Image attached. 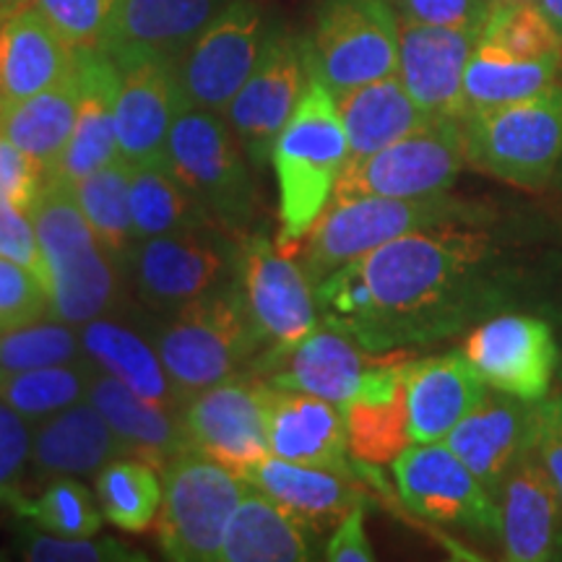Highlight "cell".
<instances>
[{
  "label": "cell",
  "instance_id": "8992f818",
  "mask_svg": "<svg viewBox=\"0 0 562 562\" xmlns=\"http://www.w3.org/2000/svg\"><path fill=\"white\" fill-rule=\"evenodd\" d=\"M161 161L224 232L237 240L250 235L258 188L248 154L224 115L182 104Z\"/></svg>",
  "mask_w": 562,
  "mask_h": 562
},
{
  "label": "cell",
  "instance_id": "d590c367",
  "mask_svg": "<svg viewBox=\"0 0 562 562\" xmlns=\"http://www.w3.org/2000/svg\"><path fill=\"white\" fill-rule=\"evenodd\" d=\"M562 60H513L476 42L463 74V112L501 108L560 83Z\"/></svg>",
  "mask_w": 562,
  "mask_h": 562
},
{
  "label": "cell",
  "instance_id": "52a82bcc",
  "mask_svg": "<svg viewBox=\"0 0 562 562\" xmlns=\"http://www.w3.org/2000/svg\"><path fill=\"white\" fill-rule=\"evenodd\" d=\"M467 165L516 188L550 186L562 165V81L529 100L459 117Z\"/></svg>",
  "mask_w": 562,
  "mask_h": 562
},
{
  "label": "cell",
  "instance_id": "4316f807",
  "mask_svg": "<svg viewBox=\"0 0 562 562\" xmlns=\"http://www.w3.org/2000/svg\"><path fill=\"white\" fill-rule=\"evenodd\" d=\"M269 446L271 453L284 461L355 474L344 412L313 393L271 385Z\"/></svg>",
  "mask_w": 562,
  "mask_h": 562
},
{
  "label": "cell",
  "instance_id": "d4e9b609",
  "mask_svg": "<svg viewBox=\"0 0 562 562\" xmlns=\"http://www.w3.org/2000/svg\"><path fill=\"white\" fill-rule=\"evenodd\" d=\"M412 442H438L482 402L490 385L463 351L409 360L404 370Z\"/></svg>",
  "mask_w": 562,
  "mask_h": 562
},
{
  "label": "cell",
  "instance_id": "83f0119b",
  "mask_svg": "<svg viewBox=\"0 0 562 562\" xmlns=\"http://www.w3.org/2000/svg\"><path fill=\"white\" fill-rule=\"evenodd\" d=\"M245 480L318 533L339 524L357 505H364V490L355 482V474L292 463L273 453L256 463Z\"/></svg>",
  "mask_w": 562,
  "mask_h": 562
},
{
  "label": "cell",
  "instance_id": "f1b7e54d",
  "mask_svg": "<svg viewBox=\"0 0 562 562\" xmlns=\"http://www.w3.org/2000/svg\"><path fill=\"white\" fill-rule=\"evenodd\" d=\"M87 398L108 419L110 430L121 442L123 456L151 463L161 472L172 456L191 448L186 427H182V412L149 404L108 372L94 370Z\"/></svg>",
  "mask_w": 562,
  "mask_h": 562
},
{
  "label": "cell",
  "instance_id": "7a4b0ae2",
  "mask_svg": "<svg viewBox=\"0 0 562 562\" xmlns=\"http://www.w3.org/2000/svg\"><path fill=\"white\" fill-rule=\"evenodd\" d=\"M347 161L349 138L336 97L313 74L271 154L279 188V232L273 245L284 256L300 252L307 232L331 203Z\"/></svg>",
  "mask_w": 562,
  "mask_h": 562
},
{
  "label": "cell",
  "instance_id": "603a6c76",
  "mask_svg": "<svg viewBox=\"0 0 562 562\" xmlns=\"http://www.w3.org/2000/svg\"><path fill=\"white\" fill-rule=\"evenodd\" d=\"M505 560H562V505L558 490L533 451L505 476L495 495Z\"/></svg>",
  "mask_w": 562,
  "mask_h": 562
},
{
  "label": "cell",
  "instance_id": "7bdbcfd3",
  "mask_svg": "<svg viewBox=\"0 0 562 562\" xmlns=\"http://www.w3.org/2000/svg\"><path fill=\"white\" fill-rule=\"evenodd\" d=\"M87 360L81 334L63 321H34L0 334V372L50 368Z\"/></svg>",
  "mask_w": 562,
  "mask_h": 562
},
{
  "label": "cell",
  "instance_id": "44dd1931",
  "mask_svg": "<svg viewBox=\"0 0 562 562\" xmlns=\"http://www.w3.org/2000/svg\"><path fill=\"white\" fill-rule=\"evenodd\" d=\"M476 40L480 32L402 19L396 76L422 112L430 117L463 115V74Z\"/></svg>",
  "mask_w": 562,
  "mask_h": 562
},
{
  "label": "cell",
  "instance_id": "2e32d148",
  "mask_svg": "<svg viewBox=\"0 0 562 562\" xmlns=\"http://www.w3.org/2000/svg\"><path fill=\"white\" fill-rule=\"evenodd\" d=\"M311 79V42L284 30H271L250 79L224 110V121L235 131L256 172H261L271 161L273 144Z\"/></svg>",
  "mask_w": 562,
  "mask_h": 562
},
{
  "label": "cell",
  "instance_id": "8d00e7d4",
  "mask_svg": "<svg viewBox=\"0 0 562 562\" xmlns=\"http://www.w3.org/2000/svg\"><path fill=\"white\" fill-rule=\"evenodd\" d=\"M131 211L136 240H151L193 227H220L193 199L165 161L138 165L131 172Z\"/></svg>",
  "mask_w": 562,
  "mask_h": 562
},
{
  "label": "cell",
  "instance_id": "7c38bea8",
  "mask_svg": "<svg viewBox=\"0 0 562 562\" xmlns=\"http://www.w3.org/2000/svg\"><path fill=\"white\" fill-rule=\"evenodd\" d=\"M414 357L406 349H362L339 331H315L263 375L273 389L302 391L341 406L389 402L404 389V370Z\"/></svg>",
  "mask_w": 562,
  "mask_h": 562
},
{
  "label": "cell",
  "instance_id": "6f0895ef",
  "mask_svg": "<svg viewBox=\"0 0 562 562\" xmlns=\"http://www.w3.org/2000/svg\"><path fill=\"white\" fill-rule=\"evenodd\" d=\"M560 178H562V165H560Z\"/></svg>",
  "mask_w": 562,
  "mask_h": 562
},
{
  "label": "cell",
  "instance_id": "f35d334b",
  "mask_svg": "<svg viewBox=\"0 0 562 562\" xmlns=\"http://www.w3.org/2000/svg\"><path fill=\"white\" fill-rule=\"evenodd\" d=\"M157 472L151 463L131 456H117L97 472V501L112 526L140 533L157 521L165 492Z\"/></svg>",
  "mask_w": 562,
  "mask_h": 562
},
{
  "label": "cell",
  "instance_id": "5b68a950",
  "mask_svg": "<svg viewBox=\"0 0 562 562\" xmlns=\"http://www.w3.org/2000/svg\"><path fill=\"white\" fill-rule=\"evenodd\" d=\"M484 203L453 199L448 193L425 199H351L328 203L302 243V269L313 286L385 243L442 224H490Z\"/></svg>",
  "mask_w": 562,
  "mask_h": 562
},
{
  "label": "cell",
  "instance_id": "e0dca14e",
  "mask_svg": "<svg viewBox=\"0 0 562 562\" xmlns=\"http://www.w3.org/2000/svg\"><path fill=\"white\" fill-rule=\"evenodd\" d=\"M398 497L414 516L432 524L501 533L495 495L446 442H417L393 461Z\"/></svg>",
  "mask_w": 562,
  "mask_h": 562
},
{
  "label": "cell",
  "instance_id": "ffe728a7",
  "mask_svg": "<svg viewBox=\"0 0 562 562\" xmlns=\"http://www.w3.org/2000/svg\"><path fill=\"white\" fill-rule=\"evenodd\" d=\"M533 430L537 402L490 389L442 442L472 469L492 495H497L510 469L531 451Z\"/></svg>",
  "mask_w": 562,
  "mask_h": 562
},
{
  "label": "cell",
  "instance_id": "60d3db41",
  "mask_svg": "<svg viewBox=\"0 0 562 562\" xmlns=\"http://www.w3.org/2000/svg\"><path fill=\"white\" fill-rule=\"evenodd\" d=\"M476 42L513 60H562V34L539 3L492 5Z\"/></svg>",
  "mask_w": 562,
  "mask_h": 562
},
{
  "label": "cell",
  "instance_id": "ac0fdd59",
  "mask_svg": "<svg viewBox=\"0 0 562 562\" xmlns=\"http://www.w3.org/2000/svg\"><path fill=\"white\" fill-rule=\"evenodd\" d=\"M461 351L490 389L524 402L547 398L560 362L552 326L529 313L490 315L469 331Z\"/></svg>",
  "mask_w": 562,
  "mask_h": 562
},
{
  "label": "cell",
  "instance_id": "277c9868",
  "mask_svg": "<svg viewBox=\"0 0 562 562\" xmlns=\"http://www.w3.org/2000/svg\"><path fill=\"white\" fill-rule=\"evenodd\" d=\"M161 318L154 344L182 406L209 385L248 370L261 355L237 277Z\"/></svg>",
  "mask_w": 562,
  "mask_h": 562
},
{
  "label": "cell",
  "instance_id": "4dcf8cb0",
  "mask_svg": "<svg viewBox=\"0 0 562 562\" xmlns=\"http://www.w3.org/2000/svg\"><path fill=\"white\" fill-rule=\"evenodd\" d=\"M318 531L261 490H248L232 513L220 562H302L318 558Z\"/></svg>",
  "mask_w": 562,
  "mask_h": 562
},
{
  "label": "cell",
  "instance_id": "c3c4849f",
  "mask_svg": "<svg viewBox=\"0 0 562 562\" xmlns=\"http://www.w3.org/2000/svg\"><path fill=\"white\" fill-rule=\"evenodd\" d=\"M0 258L24 266L45 284V290H50V271H47L32 214L9 201H0Z\"/></svg>",
  "mask_w": 562,
  "mask_h": 562
},
{
  "label": "cell",
  "instance_id": "9a60e30c",
  "mask_svg": "<svg viewBox=\"0 0 562 562\" xmlns=\"http://www.w3.org/2000/svg\"><path fill=\"white\" fill-rule=\"evenodd\" d=\"M269 393L271 385L252 370L195 393L182 406L188 446L245 476L271 456Z\"/></svg>",
  "mask_w": 562,
  "mask_h": 562
},
{
  "label": "cell",
  "instance_id": "d6a6232c",
  "mask_svg": "<svg viewBox=\"0 0 562 562\" xmlns=\"http://www.w3.org/2000/svg\"><path fill=\"white\" fill-rule=\"evenodd\" d=\"M336 108L347 128L349 159L370 157L435 121L419 110L398 76L336 94Z\"/></svg>",
  "mask_w": 562,
  "mask_h": 562
},
{
  "label": "cell",
  "instance_id": "3957f363",
  "mask_svg": "<svg viewBox=\"0 0 562 562\" xmlns=\"http://www.w3.org/2000/svg\"><path fill=\"white\" fill-rule=\"evenodd\" d=\"M32 222L50 271L53 318L81 328L115 313L128 273L97 240L70 186L47 182L32 209Z\"/></svg>",
  "mask_w": 562,
  "mask_h": 562
},
{
  "label": "cell",
  "instance_id": "f546056e",
  "mask_svg": "<svg viewBox=\"0 0 562 562\" xmlns=\"http://www.w3.org/2000/svg\"><path fill=\"white\" fill-rule=\"evenodd\" d=\"M117 456H123L121 442L89 398L40 422L32 438V472L37 480L97 474Z\"/></svg>",
  "mask_w": 562,
  "mask_h": 562
},
{
  "label": "cell",
  "instance_id": "e575fe53",
  "mask_svg": "<svg viewBox=\"0 0 562 562\" xmlns=\"http://www.w3.org/2000/svg\"><path fill=\"white\" fill-rule=\"evenodd\" d=\"M131 172L133 165L121 157L70 186L91 232L125 273H131L133 252L138 248L131 211Z\"/></svg>",
  "mask_w": 562,
  "mask_h": 562
},
{
  "label": "cell",
  "instance_id": "484cf974",
  "mask_svg": "<svg viewBox=\"0 0 562 562\" xmlns=\"http://www.w3.org/2000/svg\"><path fill=\"white\" fill-rule=\"evenodd\" d=\"M81 100L76 115L74 133L60 159L55 161L47 182L74 186L89 172L100 170L110 161L121 159L115 136V94H117V68L108 53L100 47L79 50Z\"/></svg>",
  "mask_w": 562,
  "mask_h": 562
},
{
  "label": "cell",
  "instance_id": "d6986e66",
  "mask_svg": "<svg viewBox=\"0 0 562 562\" xmlns=\"http://www.w3.org/2000/svg\"><path fill=\"white\" fill-rule=\"evenodd\" d=\"M115 136L128 165L165 159L170 128L182 108L178 68L165 58H131L115 63Z\"/></svg>",
  "mask_w": 562,
  "mask_h": 562
},
{
  "label": "cell",
  "instance_id": "db71d44e",
  "mask_svg": "<svg viewBox=\"0 0 562 562\" xmlns=\"http://www.w3.org/2000/svg\"><path fill=\"white\" fill-rule=\"evenodd\" d=\"M537 3L542 5V11L554 24V30L562 34V0H537Z\"/></svg>",
  "mask_w": 562,
  "mask_h": 562
},
{
  "label": "cell",
  "instance_id": "680465c9",
  "mask_svg": "<svg viewBox=\"0 0 562 562\" xmlns=\"http://www.w3.org/2000/svg\"><path fill=\"white\" fill-rule=\"evenodd\" d=\"M560 398H562V391H560Z\"/></svg>",
  "mask_w": 562,
  "mask_h": 562
},
{
  "label": "cell",
  "instance_id": "7dc6e473",
  "mask_svg": "<svg viewBox=\"0 0 562 562\" xmlns=\"http://www.w3.org/2000/svg\"><path fill=\"white\" fill-rule=\"evenodd\" d=\"M53 26L76 50L100 47L117 0H34Z\"/></svg>",
  "mask_w": 562,
  "mask_h": 562
},
{
  "label": "cell",
  "instance_id": "7402d4cb",
  "mask_svg": "<svg viewBox=\"0 0 562 562\" xmlns=\"http://www.w3.org/2000/svg\"><path fill=\"white\" fill-rule=\"evenodd\" d=\"M224 0H117L100 50L112 63L165 58L178 63Z\"/></svg>",
  "mask_w": 562,
  "mask_h": 562
},
{
  "label": "cell",
  "instance_id": "9c48e42d",
  "mask_svg": "<svg viewBox=\"0 0 562 562\" xmlns=\"http://www.w3.org/2000/svg\"><path fill=\"white\" fill-rule=\"evenodd\" d=\"M237 281L252 331L261 344V355L248 370L263 378L318 331L313 281L292 256H284L266 237L263 229H252L240 243Z\"/></svg>",
  "mask_w": 562,
  "mask_h": 562
},
{
  "label": "cell",
  "instance_id": "74e56055",
  "mask_svg": "<svg viewBox=\"0 0 562 562\" xmlns=\"http://www.w3.org/2000/svg\"><path fill=\"white\" fill-rule=\"evenodd\" d=\"M94 362L76 360L50 368L0 372V398L30 425H40L53 414L87 398Z\"/></svg>",
  "mask_w": 562,
  "mask_h": 562
},
{
  "label": "cell",
  "instance_id": "ab89813d",
  "mask_svg": "<svg viewBox=\"0 0 562 562\" xmlns=\"http://www.w3.org/2000/svg\"><path fill=\"white\" fill-rule=\"evenodd\" d=\"M347 422L351 459L362 463H393L412 446L406 391L389 402H355L341 406Z\"/></svg>",
  "mask_w": 562,
  "mask_h": 562
},
{
  "label": "cell",
  "instance_id": "6da1fadb",
  "mask_svg": "<svg viewBox=\"0 0 562 562\" xmlns=\"http://www.w3.org/2000/svg\"><path fill=\"white\" fill-rule=\"evenodd\" d=\"M357 261L368 302L347 339L375 355L451 339L508 311L521 286L482 224L412 232Z\"/></svg>",
  "mask_w": 562,
  "mask_h": 562
},
{
  "label": "cell",
  "instance_id": "30bf717a",
  "mask_svg": "<svg viewBox=\"0 0 562 562\" xmlns=\"http://www.w3.org/2000/svg\"><path fill=\"white\" fill-rule=\"evenodd\" d=\"M463 167L467 146L459 117H435L425 128L362 159H349L334 199H425L448 193Z\"/></svg>",
  "mask_w": 562,
  "mask_h": 562
},
{
  "label": "cell",
  "instance_id": "f907efd6",
  "mask_svg": "<svg viewBox=\"0 0 562 562\" xmlns=\"http://www.w3.org/2000/svg\"><path fill=\"white\" fill-rule=\"evenodd\" d=\"M45 186V170L0 133V201H9L32 214Z\"/></svg>",
  "mask_w": 562,
  "mask_h": 562
},
{
  "label": "cell",
  "instance_id": "1f68e13d",
  "mask_svg": "<svg viewBox=\"0 0 562 562\" xmlns=\"http://www.w3.org/2000/svg\"><path fill=\"white\" fill-rule=\"evenodd\" d=\"M79 334L83 351L97 370L117 378L154 406L182 412V398L161 362L157 344L146 339L138 328L112 315H102V318L83 323Z\"/></svg>",
  "mask_w": 562,
  "mask_h": 562
},
{
  "label": "cell",
  "instance_id": "b9f144b4",
  "mask_svg": "<svg viewBox=\"0 0 562 562\" xmlns=\"http://www.w3.org/2000/svg\"><path fill=\"white\" fill-rule=\"evenodd\" d=\"M16 513L42 531L58 537H94L102 531L104 513L89 487L76 476H53L37 497H24Z\"/></svg>",
  "mask_w": 562,
  "mask_h": 562
},
{
  "label": "cell",
  "instance_id": "f5cc1de1",
  "mask_svg": "<svg viewBox=\"0 0 562 562\" xmlns=\"http://www.w3.org/2000/svg\"><path fill=\"white\" fill-rule=\"evenodd\" d=\"M323 558L331 562H370L375 560V552L364 533V505H357L347 516L336 524V529L328 539Z\"/></svg>",
  "mask_w": 562,
  "mask_h": 562
},
{
  "label": "cell",
  "instance_id": "8fae6325",
  "mask_svg": "<svg viewBox=\"0 0 562 562\" xmlns=\"http://www.w3.org/2000/svg\"><path fill=\"white\" fill-rule=\"evenodd\" d=\"M402 19L393 0H323L311 42L313 74L331 94L398 70Z\"/></svg>",
  "mask_w": 562,
  "mask_h": 562
},
{
  "label": "cell",
  "instance_id": "bcb514c9",
  "mask_svg": "<svg viewBox=\"0 0 562 562\" xmlns=\"http://www.w3.org/2000/svg\"><path fill=\"white\" fill-rule=\"evenodd\" d=\"M50 313L45 284L24 266L0 258V334L30 326Z\"/></svg>",
  "mask_w": 562,
  "mask_h": 562
},
{
  "label": "cell",
  "instance_id": "9f6ffc18",
  "mask_svg": "<svg viewBox=\"0 0 562 562\" xmlns=\"http://www.w3.org/2000/svg\"><path fill=\"white\" fill-rule=\"evenodd\" d=\"M508 3H537V0H490V5H508Z\"/></svg>",
  "mask_w": 562,
  "mask_h": 562
},
{
  "label": "cell",
  "instance_id": "816d5d0a",
  "mask_svg": "<svg viewBox=\"0 0 562 562\" xmlns=\"http://www.w3.org/2000/svg\"><path fill=\"white\" fill-rule=\"evenodd\" d=\"M533 456L550 474L562 505V398L537 402V430H533Z\"/></svg>",
  "mask_w": 562,
  "mask_h": 562
},
{
  "label": "cell",
  "instance_id": "681fc988",
  "mask_svg": "<svg viewBox=\"0 0 562 562\" xmlns=\"http://www.w3.org/2000/svg\"><path fill=\"white\" fill-rule=\"evenodd\" d=\"M393 5L404 21L467 32H482L492 9L490 0H393Z\"/></svg>",
  "mask_w": 562,
  "mask_h": 562
},
{
  "label": "cell",
  "instance_id": "ba28073f",
  "mask_svg": "<svg viewBox=\"0 0 562 562\" xmlns=\"http://www.w3.org/2000/svg\"><path fill=\"white\" fill-rule=\"evenodd\" d=\"M159 547L175 562H220L224 531L248 480L206 453L186 448L161 469Z\"/></svg>",
  "mask_w": 562,
  "mask_h": 562
},
{
  "label": "cell",
  "instance_id": "cb8c5ba5",
  "mask_svg": "<svg viewBox=\"0 0 562 562\" xmlns=\"http://www.w3.org/2000/svg\"><path fill=\"white\" fill-rule=\"evenodd\" d=\"M76 58L79 50L34 3L0 16V110L53 87Z\"/></svg>",
  "mask_w": 562,
  "mask_h": 562
},
{
  "label": "cell",
  "instance_id": "836d02e7",
  "mask_svg": "<svg viewBox=\"0 0 562 562\" xmlns=\"http://www.w3.org/2000/svg\"><path fill=\"white\" fill-rule=\"evenodd\" d=\"M79 100L81 76L76 58V66L53 87L0 110V133L50 175L74 133Z\"/></svg>",
  "mask_w": 562,
  "mask_h": 562
},
{
  "label": "cell",
  "instance_id": "ee69618b",
  "mask_svg": "<svg viewBox=\"0 0 562 562\" xmlns=\"http://www.w3.org/2000/svg\"><path fill=\"white\" fill-rule=\"evenodd\" d=\"M21 558L32 562H136L144 554L110 537H58V533L30 529L21 539Z\"/></svg>",
  "mask_w": 562,
  "mask_h": 562
},
{
  "label": "cell",
  "instance_id": "5bb4252c",
  "mask_svg": "<svg viewBox=\"0 0 562 562\" xmlns=\"http://www.w3.org/2000/svg\"><path fill=\"white\" fill-rule=\"evenodd\" d=\"M269 34L266 13L252 0L224 3L175 63L182 104L224 115L261 60Z\"/></svg>",
  "mask_w": 562,
  "mask_h": 562
},
{
  "label": "cell",
  "instance_id": "11a10c76",
  "mask_svg": "<svg viewBox=\"0 0 562 562\" xmlns=\"http://www.w3.org/2000/svg\"><path fill=\"white\" fill-rule=\"evenodd\" d=\"M32 3L34 0H0V16H9V13L26 9V5H32Z\"/></svg>",
  "mask_w": 562,
  "mask_h": 562
},
{
  "label": "cell",
  "instance_id": "f6af8a7d",
  "mask_svg": "<svg viewBox=\"0 0 562 562\" xmlns=\"http://www.w3.org/2000/svg\"><path fill=\"white\" fill-rule=\"evenodd\" d=\"M32 427L0 398V505L16 510L24 501V480L32 469Z\"/></svg>",
  "mask_w": 562,
  "mask_h": 562
},
{
  "label": "cell",
  "instance_id": "4fadbf2b",
  "mask_svg": "<svg viewBox=\"0 0 562 562\" xmlns=\"http://www.w3.org/2000/svg\"><path fill=\"white\" fill-rule=\"evenodd\" d=\"M240 243L222 227H193L140 240L133 284L140 305L167 315L237 277Z\"/></svg>",
  "mask_w": 562,
  "mask_h": 562
}]
</instances>
